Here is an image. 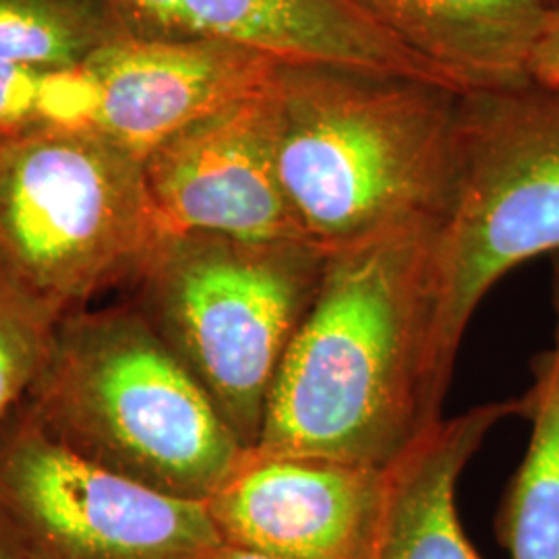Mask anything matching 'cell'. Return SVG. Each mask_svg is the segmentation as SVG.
Segmentation results:
<instances>
[{
    "label": "cell",
    "mask_w": 559,
    "mask_h": 559,
    "mask_svg": "<svg viewBox=\"0 0 559 559\" xmlns=\"http://www.w3.org/2000/svg\"><path fill=\"white\" fill-rule=\"evenodd\" d=\"M436 224L399 222L325 253L253 452L385 468L438 423L427 406Z\"/></svg>",
    "instance_id": "cell-1"
},
{
    "label": "cell",
    "mask_w": 559,
    "mask_h": 559,
    "mask_svg": "<svg viewBox=\"0 0 559 559\" xmlns=\"http://www.w3.org/2000/svg\"><path fill=\"white\" fill-rule=\"evenodd\" d=\"M276 160L305 239L323 251L417 218L440 221L462 92L334 64H280Z\"/></svg>",
    "instance_id": "cell-2"
},
{
    "label": "cell",
    "mask_w": 559,
    "mask_h": 559,
    "mask_svg": "<svg viewBox=\"0 0 559 559\" xmlns=\"http://www.w3.org/2000/svg\"><path fill=\"white\" fill-rule=\"evenodd\" d=\"M21 402L75 454L180 500H210L247 454L131 302L62 316Z\"/></svg>",
    "instance_id": "cell-3"
},
{
    "label": "cell",
    "mask_w": 559,
    "mask_h": 559,
    "mask_svg": "<svg viewBox=\"0 0 559 559\" xmlns=\"http://www.w3.org/2000/svg\"><path fill=\"white\" fill-rule=\"evenodd\" d=\"M547 253L559 255V85L464 92L454 177L429 255L433 419L480 300L510 270Z\"/></svg>",
    "instance_id": "cell-4"
},
{
    "label": "cell",
    "mask_w": 559,
    "mask_h": 559,
    "mask_svg": "<svg viewBox=\"0 0 559 559\" xmlns=\"http://www.w3.org/2000/svg\"><path fill=\"white\" fill-rule=\"evenodd\" d=\"M325 253L305 240L175 233L129 288L127 302L247 450L260 441L272 383L318 295Z\"/></svg>",
    "instance_id": "cell-5"
},
{
    "label": "cell",
    "mask_w": 559,
    "mask_h": 559,
    "mask_svg": "<svg viewBox=\"0 0 559 559\" xmlns=\"http://www.w3.org/2000/svg\"><path fill=\"white\" fill-rule=\"evenodd\" d=\"M170 233L143 158L96 129L0 145V253L62 316L131 288Z\"/></svg>",
    "instance_id": "cell-6"
},
{
    "label": "cell",
    "mask_w": 559,
    "mask_h": 559,
    "mask_svg": "<svg viewBox=\"0 0 559 559\" xmlns=\"http://www.w3.org/2000/svg\"><path fill=\"white\" fill-rule=\"evenodd\" d=\"M0 524L34 559H212L226 547L205 501L83 459L23 402L0 420Z\"/></svg>",
    "instance_id": "cell-7"
},
{
    "label": "cell",
    "mask_w": 559,
    "mask_h": 559,
    "mask_svg": "<svg viewBox=\"0 0 559 559\" xmlns=\"http://www.w3.org/2000/svg\"><path fill=\"white\" fill-rule=\"evenodd\" d=\"M274 78L145 156L147 187L170 235L309 242L280 182Z\"/></svg>",
    "instance_id": "cell-8"
},
{
    "label": "cell",
    "mask_w": 559,
    "mask_h": 559,
    "mask_svg": "<svg viewBox=\"0 0 559 559\" xmlns=\"http://www.w3.org/2000/svg\"><path fill=\"white\" fill-rule=\"evenodd\" d=\"M385 468L247 450L205 501L224 545L272 559H371Z\"/></svg>",
    "instance_id": "cell-9"
},
{
    "label": "cell",
    "mask_w": 559,
    "mask_h": 559,
    "mask_svg": "<svg viewBox=\"0 0 559 559\" xmlns=\"http://www.w3.org/2000/svg\"><path fill=\"white\" fill-rule=\"evenodd\" d=\"M278 67L235 41L131 34L85 62L100 90L96 131L145 160L182 127L263 87Z\"/></svg>",
    "instance_id": "cell-10"
},
{
    "label": "cell",
    "mask_w": 559,
    "mask_h": 559,
    "mask_svg": "<svg viewBox=\"0 0 559 559\" xmlns=\"http://www.w3.org/2000/svg\"><path fill=\"white\" fill-rule=\"evenodd\" d=\"M528 394L440 419L385 466V500L371 559H483L464 535L456 487L489 431L526 417Z\"/></svg>",
    "instance_id": "cell-11"
},
{
    "label": "cell",
    "mask_w": 559,
    "mask_h": 559,
    "mask_svg": "<svg viewBox=\"0 0 559 559\" xmlns=\"http://www.w3.org/2000/svg\"><path fill=\"white\" fill-rule=\"evenodd\" d=\"M404 46L459 92L531 80L549 13L545 0H360Z\"/></svg>",
    "instance_id": "cell-12"
},
{
    "label": "cell",
    "mask_w": 559,
    "mask_h": 559,
    "mask_svg": "<svg viewBox=\"0 0 559 559\" xmlns=\"http://www.w3.org/2000/svg\"><path fill=\"white\" fill-rule=\"evenodd\" d=\"M141 38L224 40L282 64L318 60L338 36L344 0H102Z\"/></svg>",
    "instance_id": "cell-13"
},
{
    "label": "cell",
    "mask_w": 559,
    "mask_h": 559,
    "mask_svg": "<svg viewBox=\"0 0 559 559\" xmlns=\"http://www.w3.org/2000/svg\"><path fill=\"white\" fill-rule=\"evenodd\" d=\"M554 300L556 342L537 359L526 392L533 433L498 512V539L510 559H559V274Z\"/></svg>",
    "instance_id": "cell-14"
},
{
    "label": "cell",
    "mask_w": 559,
    "mask_h": 559,
    "mask_svg": "<svg viewBox=\"0 0 559 559\" xmlns=\"http://www.w3.org/2000/svg\"><path fill=\"white\" fill-rule=\"evenodd\" d=\"M131 34L102 0H0V62L7 64L71 69Z\"/></svg>",
    "instance_id": "cell-15"
},
{
    "label": "cell",
    "mask_w": 559,
    "mask_h": 559,
    "mask_svg": "<svg viewBox=\"0 0 559 559\" xmlns=\"http://www.w3.org/2000/svg\"><path fill=\"white\" fill-rule=\"evenodd\" d=\"M60 318L0 253V420L38 378Z\"/></svg>",
    "instance_id": "cell-16"
},
{
    "label": "cell",
    "mask_w": 559,
    "mask_h": 559,
    "mask_svg": "<svg viewBox=\"0 0 559 559\" xmlns=\"http://www.w3.org/2000/svg\"><path fill=\"white\" fill-rule=\"evenodd\" d=\"M100 90L85 64L44 71L38 94V129H96Z\"/></svg>",
    "instance_id": "cell-17"
},
{
    "label": "cell",
    "mask_w": 559,
    "mask_h": 559,
    "mask_svg": "<svg viewBox=\"0 0 559 559\" xmlns=\"http://www.w3.org/2000/svg\"><path fill=\"white\" fill-rule=\"evenodd\" d=\"M41 73L0 62V140H15L38 129Z\"/></svg>",
    "instance_id": "cell-18"
},
{
    "label": "cell",
    "mask_w": 559,
    "mask_h": 559,
    "mask_svg": "<svg viewBox=\"0 0 559 559\" xmlns=\"http://www.w3.org/2000/svg\"><path fill=\"white\" fill-rule=\"evenodd\" d=\"M531 80L559 85V9H549L539 41L535 46L531 67Z\"/></svg>",
    "instance_id": "cell-19"
},
{
    "label": "cell",
    "mask_w": 559,
    "mask_h": 559,
    "mask_svg": "<svg viewBox=\"0 0 559 559\" xmlns=\"http://www.w3.org/2000/svg\"><path fill=\"white\" fill-rule=\"evenodd\" d=\"M0 559H34L2 524H0Z\"/></svg>",
    "instance_id": "cell-20"
},
{
    "label": "cell",
    "mask_w": 559,
    "mask_h": 559,
    "mask_svg": "<svg viewBox=\"0 0 559 559\" xmlns=\"http://www.w3.org/2000/svg\"><path fill=\"white\" fill-rule=\"evenodd\" d=\"M212 559H272L260 556V554H253V551H245V549H237V547H224L221 554H216Z\"/></svg>",
    "instance_id": "cell-21"
},
{
    "label": "cell",
    "mask_w": 559,
    "mask_h": 559,
    "mask_svg": "<svg viewBox=\"0 0 559 559\" xmlns=\"http://www.w3.org/2000/svg\"><path fill=\"white\" fill-rule=\"evenodd\" d=\"M549 4V9H559V0H545Z\"/></svg>",
    "instance_id": "cell-22"
},
{
    "label": "cell",
    "mask_w": 559,
    "mask_h": 559,
    "mask_svg": "<svg viewBox=\"0 0 559 559\" xmlns=\"http://www.w3.org/2000/svg\"><path fill=\"white\" fill-rule=\"evenodd\" d=\"M556 272H558V274H559V258H558V263H556Z\"/></svg>",
    "instance_id": "cell-23"
},
{
    "label": "cell",
    "mask_w": 559,
    "mask_h": 559,
    "mask_svg": "<svg viewBox=\"0 0 559 559\" xmlns=\"http://www.w3.org/2000/svg\"><path fill=\"white\" fill-rule=\"evenodd\" d=\"M2 141H4V140H0V145H2Z\"/></svg>",
    "instance_id": "cell-24"
}]
</instances>
